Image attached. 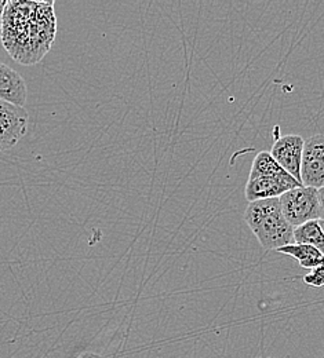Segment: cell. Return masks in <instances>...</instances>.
I'll use <instances>...</instances> for the list:
<instances>
[{
	"label": "cell",
	"instance_id": "obj_1",
	"mask_svg": "<svg viewBox=\"0 0 324 358\" xmlns=\"http://www.w3.org/2000/svg\"><path fill=\"white\" fill-rule=\"evenodd\" d=\"M244 220L267 251L294 244V227L284 218L279 199L248 203Z\"/></svg>",
	"mask_w": 324,
	"mask_h": 358
},
{
	"label": "cell",
	"instance_id": "obj_2",
	"mask_svg": "<svg viewBox=\"0 0 324 358\" xmlns=\"http://www.w3.org/2000/svg\"><path fill=\"white\" fill-rule=\"evenodd\" d=\"M284 218L294 229L309 221H321L318 189L295 187L279 197Z\"/></svg>",
	"mask_w": 324,
	"mask_h": 358
},
{
	"label": "cell",
	"instance_id": "obj_3",
	"mask_svg": "<svg viewBox=\"0 0 324 358\" xmlns=\"http://www.w3.org/2000/svg\"><path fill=\"white\" fill-rule=\"evenodd\" d=\"M28 112L18 106L0 99V152L15 146L28 129Z\"/></svg>",
	"mask_w": 324,
	"mask_h": 358
},
{
	"label": "cell",
	"instance_id": "obj_4",
	"mask_svg": "<svg viewBox=\"0 0 324 358\" xmlns=\"http://www.w3.org/2000/svg\"><path fill=\"white\" fill-rule=\"evenodd\" d=\"M301 182L307 187L324 186V134L312 135L304 143Z\"/></svg>",
	"mask_w": 324,
	"mask_h": 358
},
{
	"label": "cell",
	"instance_id": "obj_5",
	"mask_svg": "<svg viewBox=\"0 0 324 358\" xmlns=\"http://www.w3.org/2000/svg\"><path fill=\"white\" fill-rule=\"evenodd\" d=\"M295 178H293L288 173L280 176H262L255 178H248L246 185V199L248 203L267 200V199H279L286 192L301 187Z\"/></svg>",
	"mask_w": 324,
	"mask_h": 358
},
{
	"label": "cell",
	"instance_id": "obj_6",
	"mask_svg": "<svg viewBox=\"0 0 324 358\" xmlns=\"http://www.w3.org/2000/svg\"><path fill=\"white\" fill-rule=\"evenodd\" d=\"M305 139L301 135H284L275 141L271 156L279 166L287 171L293 178L301 182V163Z\"/></svg>",
	"mask_w": 324,
	"mask_h": 358
},
{
	"label": "cell",
	"instance_id": "obj_7",
	"mask_svg": "<svg viewBox=\"0 0 324 358\" xmlns=\"http://www.w3.org/2000/svg\"><path fill=\"white\" fill-rule=\"evenodd\" d=\"M28 90L22 76L11 66L0 62V99L24 106Z\"/></svg>",
	"mask_w": 324,
	"mask_h": 358
},
{
	"label": "cell",
	"instance_id": "obj_8",
	"mask_svg": "<svg viewBox=\"0 0 324 358\" xmlns=\"http://www.w3.org/2000/svg\"><path fill=\"white\" fill-rule=\"evenodd\" d=\"M278 252L290 255L298 261L301 268H316L324 266V255L316 248L307 244H288L279 248Z\"/></svg>",
	"mask_w": 324,
	"mask_h": 358
},
{
	"label": "cell",
	"instance_id": "obj_9",
	"mask_svg": "<svg viewBox=\"0 0 324 358\" xmlns=\"http://www.w3.org/2000/svg\"><path fill=\"white\" fill-rule=\"evenodd\" d=\"M294 243L307 244L324 255V231L321 221H309L294 229Z\"/></svg>",
	"mask_w": 324,
	"mask_h": 358
},
{
	"label": "cell",
	"instance_id": "obj_10",
	"mask_svg": "<svg viewBox=\"0 0 324 358\" xmlns=\"http://www.w3.org/2000/svg\"><path fill=\"white\" fill-rule=\"evenodd\" d=\"M304 282L314 288L324 287V266L312 268V271L304 277Z\"/></svg>",
	"mask_w": 324,
	"mask_h": 358
},
{
	"label": "cell",
	"instance_id": "obj_11",
	"mask_svg": "<svg viewBox=\"0 0 324 358\" xmlns=\"http://www.w3.org/2000/svg\"><path fill=\"white\" fill-rule=\"evenodd\" d=\"M318 199L321 206V221H324V186L318 189Z\"/></svg>",
	"mask_w": 324,
	"mask_h": 358
},
{
	"label": "cell",
	"instance_id": "obj_12",
	"mask_svg": "<svg viewBox=\"0 0 324 358\" xmlns=\"http://www.w3.org/2000/svg\"><path fill=\"white\" fill-rule=\"evenodd\" d=\"M79 358H104L101 357V356H98V355H94V353H85V355H82Z\"/></svg>",
	"mask_w": 324,
	"mask_h": 358
},
{
	"label": "cell",
	"instance_id": "obj_13",
	"mask_svg": "<svg viewBox=\"0 0 324 358\" xmlns=\"http://www.w3.org/2000/svg\"><path fill=\"white\" fill-rule=\"evenodd\" d=\"M7 4H8V1H0V14H3V13H4V10H6Z\"/></svg>",
	"mask_w": 324,
	"mask_h": 358
},
{
	"label": "cell",
	"instance_id": "obj_14",
	"mask_svg": "<svg viewBox=\"0 0 324 358\" xmlns=\"http://www.w3.org/2000/svg\"><path fill=\"white\" fill-rule=\"evenodd\" d=\"M321 226H322V229H323L324 231V221H321Z\"/></svg>",
	"mask_w": 324,
	"mask_h": 358
},
{
	"label": "cell",
	"instance_id": "obj_15",
	"mask_svg": "<svg viewBox=\"0 0 324 358\" xmlns=\"http://www.w3.org/2000/svg\"><path fill=\"white\" fill-rule=\"evenodd\" d=\"M78 358H79V357H78Z\"/></svg>",
	"mask_w": 324,
	"mask_h": 358
}]
</instances>
